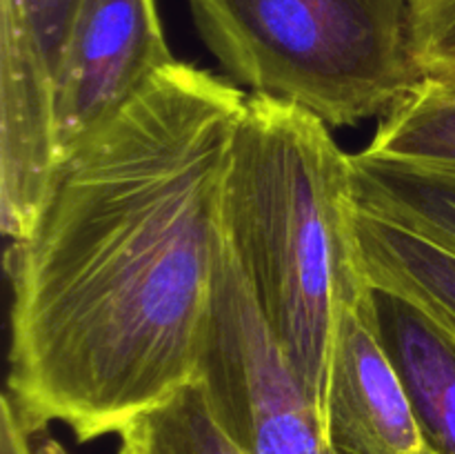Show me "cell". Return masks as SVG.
Listing matches in <instances>:
<instances>
[{
    "instance_id": "cell-8",
    "label": "cell",
    "mask_w": 455,
    "mask_h": 454,
    "mask_svg": "<svg viewBox=\"0 0 455 454\" xmlns=\"http://www.w3.org/2000/svg\"><path fill=\"white\" fill-rule=\"evenodd\" d=\"M382 343L431 454H455V336L409 298L376 288Z\"/></svg>"
},
{
    "instance_id": "cell-17",
    "label": "cell",
    "mask_w": 455,
    "mask_h": 454,
    "mask_svg": "<svg viewBox=\"0 0 455 454\" xmlns=\"http://www.w3.org/2000/svg\"><path fill=\"white\" fill-rule=\"evenodd\" d=\"M443 325H444V323H443ZM444 328H447V325H444ZM447 329H449V328H447ZM449 332H451V334H453V336H455V332H453V329H449Z\"/></svg>"
},
{
    "instance_id": "cell-4",
    "label": "cell",
    "mask_w": 455,
    "mask_h": 454,
    "mask_svg": "<svg viewBox=\"0 0 455 454\" xmlns=\"http://www.w3.org/2000/svg\"><path fill=\"white\" fill-rule=\"evenodd\" d=\"M198 383L244 454L327 450V418L262 319L227 240Z\"/></svg>"
},
{
    "instance_id": "cell-15",
    "label": "cell",
    "mask_w": 455,
    "mask_h": 454,
    "mask_svg": "<svg viewBox=\"0 0 455 454\" xmlns=\"http://www.w3.org/2000/svg\"><path fill=\"white\" fill-rule=\"evenodd\" d=\"M34 454H69L56 439H44L40 441L34 448Z\"/></svg>"
},
{
    "instance_id": "cell-10",
    "label": "cell",
    "mask_w": 455,
    "mask_h": 454,
    "mask_svg": "<svg viewBox=\"0 0 455 454\" xmlns=\"http://www.w3.org/2000/svg\"><path fill=\"white\" fill-rule=\"evenodd\" d=\"M351 172L360 207L455 254V178L364 151L351 154Z\"/></svg>"
},
{
    "instance_id": "cell-9",
    "label": "cell",
    "mask_w": 455,
    "mask_h": 454,
    "mask_svg": "<svg viewBox=\"0 0 455 454\" xmlns=\"http://www.w3.org/2000/svg\"><path fill=\"white\" fill-rule=\"evenodd\" d=\"M351 223L373 288L409 298L455 332V254L358 203Z\"/></svg>"
},
{
    "instance_id": "cell-2",
    "label": "cell",
    "mask_w": 455,
    "mask_h": 454,
    "mask_svg": "<svg viewBox=\"0 0 455 454\" xmlns=\"http://www.w3.org/2000/svg\"><path fill=\"white\" fill-rule=\"evenodd\" d=\"M354 172L331 127L249 93L222 191V230L262 319L327 418L345 294L367 279L355 243Z\"/></svg>"
},
{
    "instance_id": "cell-16",
    "label": "cell",
    "mask_w": 455,
    "mask_h": 454,
    "mask_svg": "<svg viewBox=\"0 0 455 454\" xmlns=\"http://www.w3.org/2000/svg\"><path fill=\"white\" fill-rule=\"evenodd\" d=\"M324 454H345V452H340V450H336V448H333V445H327V450H324Z\"/></svg>"
},
{
    "instance_id": "cell-7",
    "label": "cell",
    "mask_w": 455,
    "mask_h": 454,
    "mask_svg": "<svg viewBox=\"0 0 455 454\" xmlns=\"http://www.w3.org/2000/svg\"><path fill=\"white\" fill-rule=\"evenodd\" d=\"M327 436L329 445L345 454H431L382 343L376 288L369 276L342 298L329 378Z\"/></svg>"
},
{
    "instance_id": "cell-5",
    "label": "cell",
    "mask_w": 455,
    "mask_h": 454,
    "mask_svg": "<svg viewBox=\"0 0 455 454\" xmlns=\"http://www.w3.org/2000/svg\"><path fill=\"white\" fill-rule=\"evenodd\" d=\"M83 0H0V227L29 234L58 172L53 102Z\"/></svg>"
},
{
    "instance_id": "cell-12",
    "label": "cell",
    "mask_w": 455,
    "mask_h": 454,
    "mask_svg": "<svg viewBox=\"0 0 455 454\" xmlns=\"http://www.w3.org/2000/svg\"><path fill=\"white\" fill-rule=\"evenodd\" d=\"M118 454H244L213 414L198 381L118 432Z\"/></svg>"
},
{
    "instance_id": "cell-1",
    "label": "cell",
    "mask_w": 455,
    "mask_h": 454,
    "mask_svg": "<svg viewBox=\"0 0 455 454\" xmlns=\"http://www.w3.org/2000/svg\"><path fill=\"white\" fill-rule=\"evenodd\" d=\"M249 93L176 61L58 167L4 256L12 399L80 443L198 381L225 254L222 191Z\"/></svg>"
},
{
    "instance_id": "cell-11",
    "label": "cell",
    "mask_w": 455,
    "mask_h": 454,
    "mask_svg": "<svg viewBox=\"0 0 455 454\" xmlns=\"http://www.w3.org/2000/svg\"><path fill=\"white\" fill-rule=\"evenodd\" d=\"M363 151L455 178V92L425 78L380 116Z\"/></svg>"
},
{
    "instance_id": "cell-13",
    "label": "cell",
    "mask_w": 455,
    "mask_h": 454,
    "mask_svg": "<svg viewBox=\"0 0 455 454\" xmlns=\"http://www.w3.org/2000/svg\"><path fill=\"white\" fill-rule=\"evenodd\" d=\"M413 45L422 76L455 92V0H413Z\"/></svg>"
},
{
    "instance_id": "cell-3",
    "label": "cell",
    "mask_w": 455,
    "mask_h": 454,
    "mask_svg": "<svg viewBox=\"0 0 455 454\" xmlns=\"http://www.w3.org/2000/svg\"><path fill=\"white\" fill-rule=\"evenodd\" d=\"M198 36L251 93L329 127L380 118L425 80L413 0H187Z\"/></svg>"
},
{
    "instance_id": "cell-14",
    "label": "cell",
    "mask_w": 455,
    "mask_h": 454,
    "mask_svg": "<svg viewBox=\"0 0 455 454\" xmlns=\"http://www.w3.org/2000/svg\"><path fill=\"white\" fill-rule=\"evenodd\" d=\"M0 454H34L31 434L7 394L0 399Z\"/></svg>"
},
{
    "instance_id": "cell-6",
    "label": "cell",
    "mask_w": 455,
    "mask_h": 454,
    "mask_svg": "<svg viewBox=\"0 0 455 454\" xmlns=\"http://www.w3.org/2000/svg\"><path fill=\"white\" fill-rule=\"evenodd\" d=\"M176 61L156 0H83L56 83L58 167Z\"/></svg>"
}]
</instances>
